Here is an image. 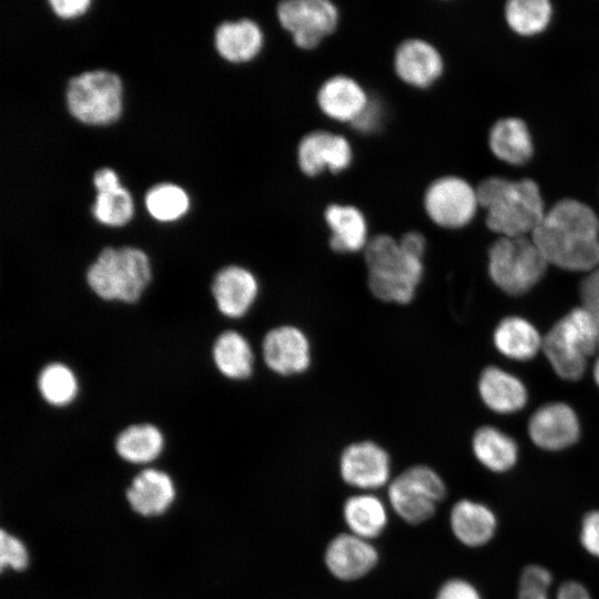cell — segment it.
<instances>
[{
  "label": "cell",
  "instance_id": "1",
  "mask_svg": "<svg viewBox=\"0 0 599 599\" xmlns=\"http://www.w3.org/2000/svg\"><path fill=\"white\" fill-rule=\"evenodd\" d=\"M532 241L547 262L558 267L593 271L599 265V219L577 200H561L545 213Z\"/></svg>",
  "mask_w": 599,
  "mask_h": 599
},
{
  "label": "cell",
  "instance_id": "2",
  "mask_svg": "<svg viewBox=\"0 0 599 599\" xmlns=\"http://www.w3.org/2000/svg\"><path fill=\"white\" fill-rule=\"evenodd\" d=\"M478 204L487 212L486 224L505 237L534 232L545 216L538 185L530 179L489 177L477 187Z\"/></svg>",
  "mask_w": 599,
  "mask_h": 599
},
{
  "label": "cell",
  "instance_id": "3",
  "mask_svg": "<svg viewBox=\"0 0 599 599\" xmlns=\"http://www.w3.org/2000/svg\"><path fill=\"white\" fill-rule=\"evenodd\" d=\"M364 260L367 286L380 302L409 304L416 296L424 276L423 258L406 252L398 240L387 234L369 238Z\"/></svg>",
  "mask_w": 599,
  "mask_h": 599
},
{
  "label": "cell",
  "instance_id": "4",
  "mask_svg": "<svg viewBox=\"0 0 599 599\" xmlns=\"http://www.w3.org/2000/svg\"><path fill=\"white\" fill-rule=\"evenodd\" d=\"M87 282L104 301L136 302L152 277L148 255L138 247H104L89 266Z\"/></svg>",
  "mask_w": 599,
  "mask_h": 599
},
{
  "label": "cell",
  "instance_id": "5",
  "mask_svg": "<svg viewBox=\"0 0 599 599\" xmlns=\"http://www.w3.org/2000/svg\"><path fill=\"white\" fill-rule=\"evenodd\" d=\"M541 346L555 372L576 380L585 373L587 358L599 347L597 324L586 308H575L554 325Z\"/></svg>",
  "mask_w": 599,
  "mask_h": 599
},
{
  "label": "cell",
  "instance_id": "6",
  "mask_svg": "<svg viewBox=\"0 0 599 599\" xmlns=\"http://www.w3.org/2000/svg\"><path fill=\"white\" fill-rule=\"evenodd\" d=\"M121 79L105 70L87 71L70 79L65 101L70 113L79 121L93 124L114 122L122 111Z\"/></svg>",
  "mask_w": 599,
  "mask_h": 599
},
{
  "label": "cell",
  "instance_id": "7",
  "mask_svg": "<svg viewBox=\"0 0 599 599\" xmlns=\"http://www.w3.org/2000/svg\"><path fill=\"white\" fill-rule=\"evenodd\" d=\"M547 263L535 242L525 236H502L489 248L490 277L511 295L524 294L537 284Z\"/></svg>",
  "mask_w": 599,
  "mask_h": 599
},
{
  "label": "cell",
  "instance_id": "8",
  "mask_svg": "<svg viewBox=\"0 0 599 599\" xmlns=\"http://www.w3.org/2000/svg\"><path fill=\"white\" fill-rule=\"evenodd\" d=\"M387 494L394 511L404 521L418 525L434 516L446 496V485L429 466L414 465L390 481Z\"/></svg>",
  "mask_w": 599,
  "mask_h": 599
},
{
  "label": "cell",
  "instance_id": "9",
  "mask_svg": "<svg viewBox=\"0 0 599 599\" xmlns=\"http://www.w3.org/2000/svg\"><path fill=\"white\" fill-rule=\"evenodd\" d=\"M277 18L297 47L313 49L335 30L338 11L328 0H287L278 4Z\"/></svg>",
  "mask_w": 599,
  "mask_h": 599
},
{
  "label": "cell",
  "instance_id": "10",
  "mask_svg": "<svg viewBox=\"0 0 599 599\" xmlns=\"http://www.w3.org/2000/svg\"><path fill=\"white\" fill-rule=\"evenodd\" d=\"M477 192L465 180L444 176L426 190L424 205L430 220L446 229L468 224L476 213Z\"/></svg>",
  "mask_w": 599,
  "mask_h": 599
},
{
  "label": "cell",
  "instance_id": "11",
  "mask_svg": "<svg viewBox=\"0 0 599 599\" xmlns=\"http://www.w3.org/2000/svg\"><path fill=\"white\" fill-rule=\"evenodd\" d=\"M262 358L280 376L305 373L312 364V345L305 332L292 324L271 328L262 341Z\"/></svg>",
  "mask_w": 599,
  "mask_h": 599
},
{
  "label": "cell",
  "instance_id": "12",
  "mask_svg": "<svg viewBox=\"0 0 599 599\" xmlns=\"http://www.w3.org/2000/svg\"><path fill=\"white\" fill-rule=\"evenodd\" d=\"M124 498L131 511L139 517L158 518L169 512L175 504L177 487L167 471L145 467L132 477Z\"/></svg>",
  "mask_w": 599,
  "mask_h": 599
},
{
  "label": "cell",
  "instance_id": "13",
  "mask_svg": "<svg viewBox=\"0 0 599 599\" xmlns=\"http://www.w3.org/2000/svg\"><path fill=\"white\" fill-rule=\"evenodd\" d=\"M343 480L355 488L377 489L389 480L390 457L373 440L349 444L339 457Z\"/></svg>",
  "mask_w": 599,
  "mask_h": 599
},
{
  "label": "cell",
  "instance_id": "14",
  "mask_svg": "<svg viewBox=\"0 0 599 599\" xmlns=\"http://www.w3.org/2000/svg\"><path fill=\"white\" fill-rule=\"evenodd\" d=\"M260 293L256 276L246 267L227 265L212 282V295L219 312L229 318H241L248 313Z\"/></svg>",
  "mask_w": 599,
  "mask_h": 599
},
{
  "label": "cell",
  "instance_id": "15",
  "mask_svg": "<svg viewBox=\"0 0 599 599\" xmlns=\"http://www.w3.org/2000/svg\"><path fill=\"white\" fill-rule=\"evenodd\" d=\"M324 560L335 578L352 581L374 569L378 562V552L369 540L344 532L329 541Z\"/></svg>",
  "mask_w": 599,
  "mask_h": 599
},
{
  "label": "cell",
  "instance_id": "16",
  "mask_svg": "<svg viewBox=\"0 0 599 599\" xmlns=\"http://www.w3.org/2000/svg\"><path fill=\"white\" fill-rule=\"evenodd\" d=\"M352 148L343 135L328 131H314L301 140L297 148L300 169L309 176L325 169L337 173L349 166Z\"/></svg>",
  "mask_w": 599,
  "mask_h": 599
},
{
  "label": "cell",
  "instance_id": "17",
  "mask_svg": "<svg viewBox=\"0 0 599 599\" xmlns=\"http://www.w3.org/2000/svg\"><path fill=\"white\" fill-rule=\"evenodd\" d=\"M528 433L536 446L554 451L573 445L579 438L580 428L576 414L568 405L554 403L535 412Z\"/></svg>",
  "mask_w": 599,
  "mask_h": 599
},
{
  "label": "cell",
  "instance_id": "18",
  "mask_svg": "<svg viewBox=\"0 0 599 599\" xmlns=\"http://www.w3.org/2000/svg\"><path fill=\"white\" fill-rule=\"evenodd\" d=\"M394 68L404 82L427 88L440 77L443 59L429 42L417 38L407 39L395 52Z\"/></svg>",
  "mask_w": 599,
  "mask_h": 599
},
{
  "label": "cell",
  "instance_id": "19",
  "mask_svg": "<svg viewBox=\"0 0 599 599\" xmlns=\"http://www.w3.org/2000/svg\"><path fill=\"white\" fill-rule=\"evenodd\" d=\"M449 525L460 544L478 548L489 544L495 537L498 520L489 506L471 499H460L450 510Z\"/></svg>",
  "mask_w": 599,
  "mask_h": 599
},
{
  "label": "cell",
  "instance_id": "20",
  "mask_svg": "<svg viewBox=\"0 0 599 599\" xmlns=\"http://www.w3.org/2000/svg\"><path fill=\"white\" fill-rule=\"evenodd\" d=\"M368 101L364 89L346 75L327 79L317 94L318 105L327 116L351 123L361 114Z\"/></svg>",
  "mask_w": 599,
  "mask_h": 599
},
{
  "label": "cell",
  "instance_id": "21",
  "mask_svg": "<svg viewBox=\"0 0 599 599\" xmlns=\"http://www.w3.org/2000/svg\"><path fill=\"white\" fill-rule=\"evenodd\" d=\"M329 246L337 253L364 251L369 238L364 214L353 205L332 204L324 213Z\"/></svg>",
  "mask_w": 599,
  "mask_h": 599
},
{
  "label": "cell",
  "instance_id": "22",
  "mask_svg": "<svg viewBox=\"0 0 599 599\" xmlns=\"http://www.w3.org/2000/svg\"><path fill=\"white\" fill-rule=\"evenodd\" d=\"M264 42L260 26L250 19L225 21L214 34L219 54L230 62H246L257 55Z\"/></svg>",
  "mask_w": 599,
  "mask_h": 599
},
{
  "label": "cell",
  "instance_id": "23",
  "mask_svg": "<svg viewBox=\"0 0 599 599\" xmlns=\"http://www.w3.org/2000/svg\"><path fill=\"white\" fill-rule=\"evenodd\" d=\"M164 436L150 423L133 424L121 430L115 440L116 455L131 465H149L163 453Z\"/></svg>",
  "mask_w": 599,
  "mask_h": 599
},
{
  "label": "cell",
  "instance_id": "24",
  "mask_svg": "<svg viewBox=\"0 0 599 599\" xmlns=\"http://www.w3.org/2000/svg\"><path fill=\"white\" fill-rule=\"evenodd\" d=\"M479 393L489 408L501 414L517 412L527 402L522 383L497 367H488L481 373Z\"/></svg>",
  "mask_w": 599,
  "mask_h": 599
},
{
  "label": "cell",
  "instance_id": "25",
  "mask_svg": "<svg viewBox=\"0 0 599 599\" xmlns=\"http://www.w3.org/2000/svg\"><path fill=\"white\" fill-rule=\"evenodd\" d=\"M217 370L229 379L243 380L253 373L254 353L248 341L236 331L221 333L212 349Z\"/></svg>",
  "mask_w": 599,
  "mask_h": 599
},
{
  "label": "cell",
  "instance_id": "26",
  "mask_svg": "<svg viewBox=\"0 0 599 599\" xmlns=\"http://www.w3.org/2000/svg\"><path fill=\"white\" fill-rule=\"evenodd\" d=\"M489 145L498 159L516 165L526 163L534 151L527 125L517 118L497 121L490 130Z\"/></svg>",
  "mask_w": 599,
  "mask_h": 599
},
{
  "label": "cell",
  "instance_id": "27",
  "mask_svg": "<svg viewBox=\"0 0 599 599\" xmlns=\"http://www.w3.org/2000/svg\"><path fill=\"white\" fill-rule=\"evenodd\" d=\"M343 516L349 531L366 540L379 536L388 521L385 505L370 494L351 496L344 504Z\"/></svg>",
  "mask_w": 599,
  "mask_h": 599
},
{
  "label": "cell",
  "instance_id": "28",
  "mask_svg": "<svg viewBox=\"0 0 599 599\" xmlns=\"http://www.w3.org/2000/svg\"><path fill=\"white\" fill-rule=\"evenodd\" d=\"M473 451L477 460L494 473L510 470L518 459L516 441L490 426L481 427L475 433Z\"/></svg>",
  "mask_w": 599,
  "mask_h": 599
},
{
  "label": "cell",
  "instance_id": "29",
  "mask_svg": "<svg viewBox=\"0 0 599 599\" xmlns=\"http://www.w3.org/2000/svg\"><path fill=\"white\" fill-rule=\"evenodd\" d=\"M494 341L500 353L518 361L532 358L542 345L537 329L520 317L502 319L495 331Z\"/></svg>",
  "mask_w": 599,
  "mask_h": 599
},
{
  "label": "cell",
  "instance_id": "30",
  "mask_svg": "<svg viewBox=\"0 0 599 599\" xmlns=\"http://www.w3.org/2000/svg\"><path fill=\"white\" fill-rule=\"evenodd\" d=\"M38 389L42 398L50 405L63 407L69 405L78 394V379L72 369L62 363H50L38 376Z\"/></svg>",
  "mask_w": 599,
  "mask_h": 599
},
{
  "label": "cell",
  "instance_id": "31",
  "mask_svg": "<svg viewBox=\"0 0 599 599\" xmlns=\"http://www.w3.org/2000/svg\"><path fill=\"white\" fill-rule=\"evenodd\" d=\"M551 12L547 0H511L506 6L509 27L521 35L541 32L548 26Z\"/></svg>",
  "mask_w": 599,
  "mask_h": 599
},
{
  "label": "cell",
  "instance_id": "32",
  "mask_svg": "<svg viewBox=\"0 0 599 599\" xmlns=\"http://www.w3.org/2000/svg\"><path fill=\"white\" fill-rule=\"evenodd\" d=\"M145 206L153 219L160 222H172L187 212L190 200L186 192L179 185L160 183L148 191Z\"/></svg>",
  "mask_w": 599,
  "mask_h": 599
},
{
  "label": "cell",
  "instance_id": "33",
  "mask_svg": "<svg viewBox=\"0 0 599 599\" xmlns=\"http://www.w3.org/2000/svg\"><path fill=\"white\" fill-rule=\"evenodd\" d=\"M133 211L132 196L122 185L98 192L92 206L95 220L113 227L125 225L132 219Z\"/></svg>",
  "mask_w": 599,
  "mask_h": 599
},
{
  "label": "cell",
  "instance_id": "34",
  "mask_svg": "<svg viewBox=\"0 0 599 599\" xmlns=\"http://www.w3.org/2000/svg\"><path fill=\"white\" fill-rule=\"evenodd\" d=\"M30 550L22 538L2 528L0 530V569L2 572H22L29 568Z\"/></svg>",
  "mask_w": 599,
  "mask_h": 599
},
{
  "label": "cell",
  "instance_id": "35",
  "mask_svg": "<svg viewBox=\"0 0 599 599\" xmlns=\"http://www.w3.org/2000/svg\"><path fill=\"white\" fill-rule=\"evenodd\" d=\"M552 575L546 567L530 564L521 570L517 599H554L550 595Z\"/></svg>",
  "mask_w": 599,
  "mask_h": 599
},
{
  "label": "cell",
  "instance_id": "36",
  "mask_svg": "<svg viewBox=\"0 0 599 599\" xmlns=\"http://www.w3.org/2000/svg\"><path fill=\"white\" fill-rule=\"evenodd\" d=\"M579 540L590 556L599 559V509L586 512L580 522Z\"/></svg>",
  "mask_w": 599,
  "mask_h": 599
},
{
  "label": "cell",
  "instance_id": "37",
  "mask_svg": "<svg viewBox=\"0 0 599 599\" xmlns=\"http://www.w3.org/2000/svg\"><path fill=\"white\" fill-rule=\"evenodd\" d=\"M580 296L583 308L591 314L599 332V266L582 281Z\"/></svg>",
  "mask_w": 599,
  "mask_h": 599
},
{
  "label": "cell",
  "instance_id": "38",
  "mask_svg": "<svg viewBox=\"0 0 599 599\" xmlns=\"http://www.w3.org/2000/svg\"><path fill=\"white\" fill-rule=\"evenodd\" d=\"M436 599H483V597L468 580L453 578L440 586Z\"/></svg>",
  "mask_w": 599,
  "mask_h": 599
},
{
  "label": "cell",
  "instance_id": "39",
  "mask_svg": "<svg viewBox=\"0 0 599 599\" xmlns=\"http://www.w3.org/2000/svg\"><path fill=\"white\" fill-rule=\"evenodd\" d=\"M384 112L382 104L369 100L361 114L352 122L354 128L363 133L375 131L382 123Z\"/></svg>",
  "mask_w": 599,
  "mask_h": 599
},
{
  "label": "cell",
  "instance_id": "40",
  "mask_svg": "<svg viewBox=\"0 0 599 599\" xmlns=\"http://www.w3.org/2000/svg\"><path fill=\"white\" fill-rule=\"evenodd\" d=\"M53 12L61 18H74L87 11L89 0H50Z\"/></svg>",
  "mask_w": 599,
  "mask_h": 599
},
{
  "label": "cell",
  "instance_id": "41",
  "mask_svg": "<svg viewBox=\"0 0 599 599\" xmlns=\"http://www.w3.org/2000/svg\"><path fill=\"white\" fill-rule=\"evenodd\" d=\"M554 599H592V597L583 583L577 580H566L556 589Z\"/></svg>",
  "mask_w": 599,
  "mask_h": 599
},
{
  "label": "cell",
  "instance_id": "42",
  "mask_svg": "<svg viewBox=\"0 0 599 599\" xmlns=\"http://www.w3.org/2000/svg\"><path fill=\"white\" fill-rule=\"evenodd\" d=\"M399 245L409 254L424 257L426 250V240L419 232L410 231L405 233L399 240Z\"/></svg>",
  "mask_w": 599,
  "mask_h": 599
},
{
  "label": "cell",
  "instance_id": "43",
  "mask_svg": "<svg viewBox=\"0 0 599 599\" xmlns=\"http://www.w3.org/2000/svg\"><path fill=\"white\" fill-rule=\"evenodd\" d=\"M93 185L98 192L115 189L120 186V181L115 171L110 167H101L93 175Z\"/></svg>",
  "mask_w": 599,
  "mask_h": 599
},
{
  "label": "cell",
  "instance_id": "44",
  "mask_svg": "<svg viewBox=\"0 0 599 599\" xmlns=\"http://www.w3.org/2000/svg\"><path fill=\"white\" fill-rule=\"evenodd\" d=\"M593 376H595V379H596L597 384L599 385V358L597 359V363L595 365Z\"/></svg>",
  "mask_w": 599,
  "mask_h": 599
}]
</instances>
